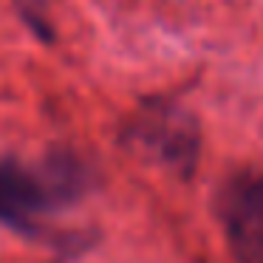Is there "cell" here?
<instances>
[{
    "label": "cell",
    "instance_id": "6da1fadb",
    "mask_svg": "<svg viewBox=\"0 0 263 263\" xmlns=\"http://www.w3.org/2000/svg\"><path fill=\"white\" fill-rule=\"evenodd\" d=\"M125 142L142 159L159 161L184 173L193 170L195 147H198L193 116L173 102L144 105L127 127Z\"/></svg>",
    "mask_w": 263,
    "mask_h": 263
},
{
    "label": "cell",
    "instance_id": "7a4b0ae2",
    "mask_svg": "<svg viewBox=\"0 0 263 263\" xmlns=\"http://www.w3.org/2000/svg\"><path fill=\"white\" fill-rule=\"evenodd\" d=\"M65 167L51 164L46 173H31L20 164H0V218L14 227H31L46 206L57 204L74 190L65 181Z\"/></svg>",
    "mask_w": 263,
    "mask_h": 263
},
{
    "label": "cell",
    "instance_id": "3957f363",
    "mask_svg": "<svg viewBox=\"0 0 263 263\" xmlns=\"http://www.w3.org/2000/svg\"><path fill=\"white\" fill-rule=\"evenodd\" d=\"M221 210L235 260L263 263V173L232 184Z\"/></svg>",
    "mask_w": 263,
    "mask_h": 263
}]
</instances>
